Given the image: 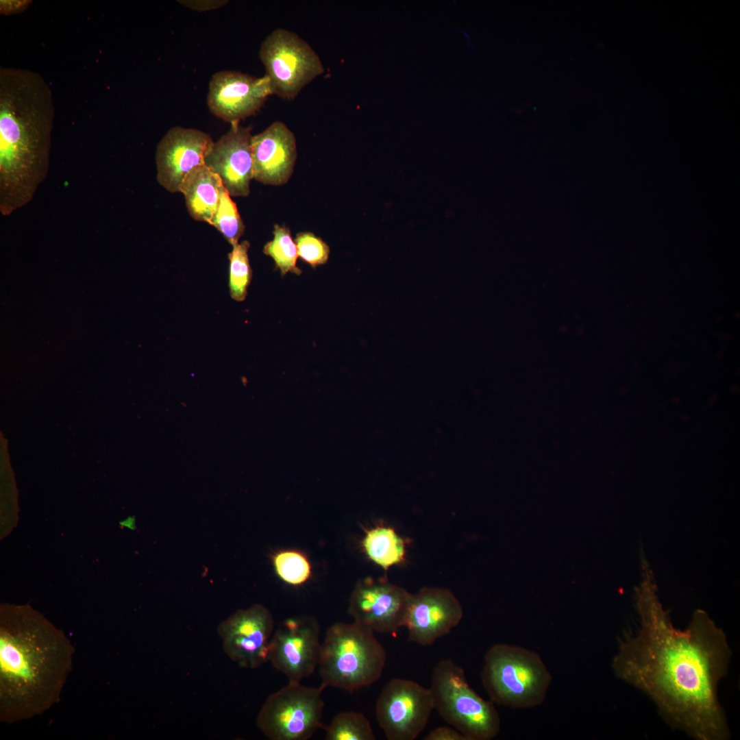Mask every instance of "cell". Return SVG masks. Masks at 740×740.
<instances>
[{"mask_svg":"<svg viewBox=\"0 0 740 740\" xmlns=\"http://www.w3.org/2000/svg\"><path fill=\"white\" fill-rule=\"evenodd\" d=\"M254 179L280 186L290 179L297 159L296 139L282 121L272 123L262 132L252 135Z\"/></svg>","mask_w":740,"mask_h":740,"instance_id":"e0dca14e","label":"cell"},{"mask_svg":"<svg viewBox=\"0 0 740 740\" xmlns=\"http://www.w3.org/2000/svg\"><path fill=\"white\" fill-rule=\"evenodd\" d=\"M326 740H375L367 717L356 711H342L324 728Z\"/></svg>","mask_w":740,"mask_h":740,"instance_id":"ffe728a7","label":"cell"},{"mask_svg":"<svg viewBox=\"0 0 740 740\" xmlns=\"http://www.w3.org/2000/svg\"><path fill=\"white\" fill-rule=\"evenodd\" d=\"M362 547L368 558L385 571L405 560L406 541L389 526L367 530Z\"/></svg>","mask_w":740,"mask_h":740,"instance_id":"d6986e66","label":"cell"},{"mask_svg":"<svg viewBox=\"0 0 740 740\" xmlns=\"http://www.w3.org/2000/svg\"><path fill=\"white\" fill-rule=\"evenodd\" d=\"M326 686L306 687L288 683L271 694L262 706L256 725L271 740H308L321 726Z\"/></svg>","mask_w":740,"mask_h":740,"instance_id":"52a82bcc","label":"cell"},{"mask_svg":"<svg viewBox=\"0 0 740 740\" xmlns=\"http://www.w3.org/2000/svg\"><path fill=\"white\" fill-rule=\"evenodd\" d=\"M1 13L3 14H12L23 11L30 3L31 1H0Z\"/></svg>","mask_w":740,"mask_h":740,"instance_id":"83f0119b","label":"cell"},{"mask_svg":"<svg viewBox=\"0 0 740 740\" xmlns=\"http://www.w3.org/2000/svg\"><path fill=\"white\" fill-rule=\"evenodd\" d=\"M259 58L273 95L286 99H293L324 72L323 63L312 47L296 33L283 28L273 30L264 38Z\"/></svg>","mask_w":740,"mask_h":740,"instance_id":"ba28073f","label":"cell"},{"mask_svg":"<svg viewBox=\"0 0 740 740\" xmlns=\"http://www.w3.org/2000/svg\"><path fill=\"white\" fill-rule=\"evenodd\" d=\"M298 256L312 267L323 264L329 258L330 247L312 232L299 233L295 240Z\"/></svg>","mask_w":740,"mask_h":740,"instance_id":"d4e9b609","label":"cell"},{"mask_svg":"<svg viewBox=\"0 0 740 740\" xmlns=\"http://www.w3.org/2000/svg\"><path fill=\"white\" fill-rule=\"evenodd\" d=\"M434 710L430 687L401 678L388 681L375 703L377 722L388 740H414Z\"/></svg>","mask_w":740,"mask_h":740,"instance_id":"9c48e42d","label":"cell"},{"mask_svg":"<svg viewBox=\"0 0 740 740\" xmlns=\"http://www.w3.org/2000/svg\"><path fill=\"white\" fill-rule=\"evenodd\" d=\"M272 563L278 577L290 585H301L307 582L311 576L310 563L299 551H278L273 555Z\"/></svg>","mask_w":740,"mask_h":740,"instance_id":"cb8c5ba5","label":"cell"},{"mask_svg":"<svg viewBox=\"0 0 740 740\" xmlns=\"http://www.w3.org/2000/svg\"><path fill=\"white\" fill-rule=\"evenodd\" d=\"M274 620L263 605L240 609L221 623L218 633L227 656L240 667L255 669L268 661Z\"/></svg>","mask_w":740,"mask_h":740,"instance_id":"7c38bea8","label":"cell"},{"mask_svg":"<svg viewBox=\"0 0 740 740\" xmlns=\"http://www.w3.org/2000/svg\"><path fill=\"white\" fill-rule=\"evenodd\" d=\"M321 643L320 626L314 617L287 619L273 632L268 661L288 681L301 682L317 668Z\"/></svg>","mask_w":740,"mask_h":740,"instance_id":"8fae6325","label":"cell"},{"mask_svg":"<svg viewBox=\"0 0 740 740\" xmlns=\"http://www.w3.org/2000/svg\"><path fill=\"white\" fill-rule=\"evenodd\" d=\"M54 106L38 73L0 69V211L8 216L29 203L49 165Z\"/></svg>","mask_w":740,"mask_h":740,"instance_id":"3957f363","label":"cell"},{"mask_svg":"<svg viewBox=\"0 0 740 740\" xmlns=\"http://www.w3.org/2000/svg\"><path fill=\"white\" fill-rule=\"evenodd\" d=\"M223 186L220 177L205 164L194 168L181 187L190 215L196 221L210 224Z\"/></svg>","mask_w":740,"mask_h":740,"instance_id":"ac0fdd59","label":"cell"},{"mask_svg":"<svg viewBox=\"0 0 740 740\" xmlns=\"http://www.w3.org/2000/svg\"><path fill=\"white\" fill-rule=\"evenodd\" d=\"M386 653L375 632L352 622H336L321 643L318 668L323 684L354 692L379 680Z\"/></svg>","mask_w":740,"mask_h":740,"instance_id":"277c9868","label":"cell"},{"mask_svg":"<svg viewBox=\"0 0 740 740\" xmlns=\"http://www.w3.org/2000/svg\"><path fill=\"white\" fill-rule=\"evenodd\" d=\"M412 593L386 577H367L354 586L347 612L354 621L380 634L404 627Z\"/></svg>","mask_w":740,"mask_h":740,"instance_id":"30bf717a","label":"cell"},{"mask_svg":"<svg viewBox=\"0 0 740 740\" xmlns=\"http://www.w3.org/2000/svg\"><path fill=\"white\" fill-rule=\"evenodd\" d=\"M249 246V243L244 241L233 245L232 251L228 254L230 293L231 297L237 301L245 299L247 288L252 278V270L248 256Z\"/></svg>","mask_w":740,"mask_h":740,"instance_id":"7402d4cb","label":"cell"},{"mask_svg":"<svg viewBox=\"0 0 740 740\" xmlns=\"http://www.w3.org/2000/svg\"><path fill=\"white\" fill-rule=\"evenodd\" d=\"M0 617V721L13 724L59 702L75 649L64 632L30 608L3 606Z\"/></svg>","mask_w":740,"mask_h":740,"instance_id":"7a4b0ae2","label":"cell"},{"mask_svg":"<svg viewBox=\"0 0 740 740\" xmlns=\"http://www.w3.org/2000/svg\"><path fill=\"white\" fill-rule=\"evenodd\" d=\"M178 3L197 12H206L222 8L227 0H179Z\"/></svg>","mask_w":740,"mask_h":740,"instance_id":"484cf974","label":"cell"},{"mask_svg":"<svg viewBox=\"0 0 740 740\" xmlns=\"http://www.w3.org/2000/svg\"><path fill=\"white\" fill-rule=\"evenodd\" d=\"M273 95L269 78L256 77L234 71L214 73L209 83L207 105L217 117L230 123L239 122L254 114Z\"/></svg>","mask_w":740,"mask_h":740,"instance_id":"5bb4252c","label":"cell"},{"mask_svg":"<svg viewBox=\"0 0 740 740\" xmlns=\"http://www.w3.org/2000/svg\"><path fill=\"white\" fill-rule=\"evenodd\" d=\"M424 740H468L467 738L454 728L439 726L432 730L423 738Z\"/></svg>","mask_w":740,"mask_h":740,"instance_id":"4316f807","label":"cell"},{"mask_svg":"<svg viewBox=\"0 0 740 740\" xmlns=\"http://www.w3.org/2000/svg\"><path fill=\"white\" fill-rule=\"evenodd\" d=\"M434 710L468 740H491L500 732V715L491 700L469 684L464 669L450 658L437 662L430 687Z\"/></svg>","mask_w":740,"mask_h":740,"instance_id":"8992f818","label":"cell"},{"mask_svg":"<svg viewBox=\"0 0 740 740\" xmlns=\"http://www.w3.org/2000/svg\"><path fill=\"white\" fill-rule=\"evenodd\" d=\"M462 605L449 589L426 587L412 594L404 627L408 640L421 646L432 645L460 622Z\"/></svg>","mask_w":740,"mask_h":740,"instance_id":"4fadbf2b","label":"cell"},{"mask_svg":"<svg viewBox=\"0 0 740 740\" xmlns=\"http://www.w3.org/2000/svg\"><path fill=\"white\" fill-rule=\"evenodd\" d=\"M656 592L650 581L638 589L639 626L620 640L613 673L648 696L671 728L695 740H728L717 691L732 657L726 634L702 610L676 628Z\"/></svg>","mask_w":740,"mask_h":740,"instance_id":"6da1fadb","label":"cell"},{"mask_svg":"<svg viewBox=\"0 0 740 740\" xmlns=\"http://www.w3.org/2000/svg\"><path fill=\"white\" fill-rule=\"evenodd\" d=\"M251 130L239 123L231 124L205 158V165L220 177L232 197H246L250 192L254 178Z\"/></svg>","mask_w":740,"mask_h":740,"instance_id":"2e32d148","label":"cell"},{"mask_svg":"<svg viewBox=\"0 0 740 740\" xmlns=\"http://www.w3.org/2000/svg\"><path fill=\"white\" fill-rule=\"evenodd\" d=\"M210 225L217 229L232 246L238 243L245 231V226L236 205L224 186L221 189L218 206Z\"/></svg>","mask_w":740,"mask_h":740,"instance_id":"603a6c76","label":"cell"},{"mask_svg":"<svg viewBox=\"0 0 740 740\" xmlns=\"http://www.w3.org/2000/svg\"><path fill=\"white\" fill-rule=\"evenodd\" d=\"M481 679L492 702L526 709L545 701L552 677L537 652L500 643L492 645L486 652Z\"/></svg>","mask_w":740,"mask_h":740,"instance_id":"5b68a950","label":"cell"},{"mask_svg":"<svg viewBox=\"0 0 740 740\" xmlns=\"http://www.w3.org/2000/svg\"><path fill=\"white\" fill-rule=\"evenodd\" d=\"M273 238L266 243L263 251L275 262L282 276L291 272L299 275L302 271L297 266L298 252L291 231L285 226L275 225Z\"/></svg>","mask_w":740,"mask_h":740,"instance_id":"44dd1931","label":"cell"},{"mask_svg":"<svg viewBox=\"0 0 740 740\" xmlns=\"http://www.w3.org/2000/svg\"><path fill=\"white\" fill-rule=\"evenodd\" d=\"M214 143L208 134L199 130L171 128L156 147L158 182L171 193L180 192L186 175L194 168L205 164Z\"/></svg>","mask_w":740,"mask_h":740,"instance_id":"9a60e30c","label":"cell"}]
</instances>
